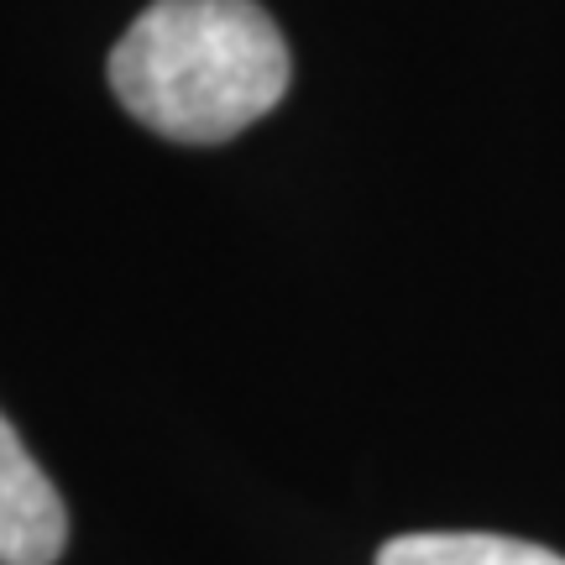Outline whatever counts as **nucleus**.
Segmentation results:
<instances>
[{"label": "nucleus", "mask_w": 565, "mask_h": 565, "mask_svg": "<svg viewBox=\"0 0 565 565\" xmlns=\"http://www.w3.org/2000/svg\"><path fill=\"white\" fill-rule=\"evenodd\" d=\"M288 42L257 0H152L110 53V89L147 131L215 147L288 95Z\"/></svg>", "instance_id": "obj_1"}, {"label": "nucleus", "mask_w": 565, "mask_h": 565, "mask_svg": "<svg viewBox=\"0 0 565 565\" xmlns=\"http://www.w3.org/2000/svg\"><path fill=\"white\" fill-rule=\"evenodd\" d=\"M377 565H565V555L508 534H404L377 550Z\"/></svg>", "instance_id": "obj_3"}, {"label": "nucleus", "mask_w": 565, "mask_h": 565, "mask_svg": "<svg viewBox=\"0 0 565 565\" xmlns=\"http://www.w3.org/2000/svg\"><path fill=\"white\" fill-rule=\"evenodd\" d=\"M68 545L58 487L0 414V565H53Z\"/></svg>", "instance_id": "obj_2"}]
</instances>
